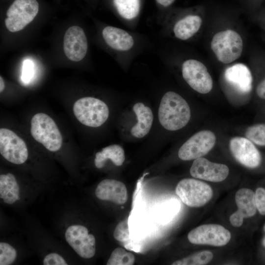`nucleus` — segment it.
Listing matches in <instances>:
<instances>
[{"mask_svg": "<svg viewBox=\"0 0 265 265\" xmlns=\"http://www.w3.org/2000/svg\"><path fill=\"white\" fill-rule=\"evenodd\" d=\"M191 116L189 106L179 94L168 91L163 96L159 105L158 117L165 129L175 131L186 126Z\"/></svg>", "mask_w": 265, "mask_h": 265, "instance_id": "nucleus-1", "label": "nucleus"}, {"mask_svg": "<svg viewBox=\"0 0 265 265\" xmlns=\"http://www.w3.org/2000/svg\"><path fill=\"white\" fill-rule=\"evenodd\" d=\"M30 133L33 138L51 152L61 148L63 139L54 121L44 113L35 114L30 121Z\"/></svg>", "mask_w": 265, "mask_h": 265, "instance_id": "nucleus-2", "label": "nucleus"}, {"mask_svg": "<svg viewBox=\"0 0 265 265\" xmlns=\"http://www.w3.org/2000/svg\"><path fill=\"white\" fill-rule=\"evenodd\" d=\"M73 111L80 122L93 128L102 125L109 116V109L106 104L91 97H83L77 100L74 104Z\"/></svg>", "mask_w": 265, "mask_h": 265, "instance_id": "nucleus-3", "label": "nucleus"}, {"mask_svg": "<svg viewBox=\"0 0 265 265\" xmlns=\"http://www.w3.org/2000/svg\"><path fill=\"white\" fill-rule=\"evenodd\" d=\"M211 45L217 59L224 64L238 59L243 50V41L240 35L231 29L222 30L215 34Z\"/></svg>", "mask_w": 265, "mask_h": 265, "instance_id": "nucleus-4", "label": "nucleus"}, {"mask_svg": "<svg viewBox=\"0 0 265 265\" xmlns=\"http://www.w3.org/2000/svg\"><path fill=\"white\" fill-rule=\"evenodd\" d=\"M175 191L185 204L193 208L205 205L211 199L213 194L212 188L208 184L190 178L180 181Z\"/></svg>", "mask_w": 265, "mask_h": 265, "instance_id": "nucleus-5", "label": "nucleus"}, {"mask_svg": "<svg viewBox=\"0 0 265 265\" xmlns=\"http://www.w3.org/2000/svg\"><path fill=\"white\" fill-rule=\"evenodd\" d=\"M38 10L36 0H15L6 12V28L13 32L22 30L33 20Z\"/></svg>", "mask_w": 265, "mask_h": 265, "instance_id": "nucleus-6", "label": "nucleus"}, {"mask_svg": "<svg viewBox=\"0 0 265 265\" xmlns=\"http://www.w3.org/2000/svg\"><path fill=\"white\" fill-rule=\"evenodd\" d=\"M184 79L193 90L201 94L210 92L213 86L212 77L205 65L193 59L184 61L182 66Z\"/></svg>", "mask_w": 265, "mask_h": 265, "instance_id": "nucleus-7", "label": "nucleus"}, {"mask_svg": "<svg viewBox=\"0 0 265 265\" xmlns=\"http://www.w3.org/2000/svg\"><path fill=\"white\" fill-rule=\"evenodd\" d=\"M215 142L216 136L213 132L209 130L201 131L182 145L178 151V157L183 160L202 157L212 149Z\"/></svg>", "mask_w": 265, "mask_h": 265, "instance_id": "nucleus-8", "label": "nucleus"}, {"mask_svg": "<svg viewBox=\"0 0 265 265\" xmlns=\"http://www.w3.org/2000/svg\"><path fill=\"white\" fill-rule=\"evenodd\" d=\"M0 153L6 160L15 164L24 163L28 156L24 140L6 128L0 129Z\"/></svg>", "mask_w": 265, "mask_h": 265, "instance_id": "nucleus-9", "label": "nucleus"}, {"mask_svg": "<svg viewBox=\"0 0 265 265\" xmlns=\"http://www.w3.org/2000/svg\"><path fill=\"white\" fill-rule=\"evenodd\" d=\"M230 232L218 224H205L191 230L187 235L189 241L194 244H207L222 246L231 239Z\"/></svg>", "mask_w": 265, "mask_h": 265, "instance_id": "nucleus-10", "label": "nucleus"}, {"mask_svg": "<svg viewBox=\"0 0 265 265\" xmlns=\"http://www.w3.org/2000/svg\"><path fill=\"white\" fill-rule=\"evenodd\" d=\"M88 232L83 225H72L65 233L68 243L80 256L85 259L92 258L96 252L95 238Z\"/></svg>", "mask_w": 265, "mask_h": 265, "instance_id": "nucleus-11", "label": "nucleus"}, {"mask_svg": "<svg viewBox=\"0 0 265 265\" xmlns=\"http://www.w3.org/2000/svg\"><path fill=\"white\" fill-rule=\"evenodd\" d=\"M232 155L241 164L255 168L261 162V154L255 144L246 137H235L229 142Z\"/></svg>", "mask_w": 265, "mask_h": 265, "instance_id": "nucleus-12", "label": "nucleus"}, {"mask_svg": "<svg viewBox=\"0 0 265 265\" xmlns=\"http://www.w3.org/2000/svg\"><path fill=\"white\" fill-rule=\"evenodd\" d=\"M87 49V40L83 29L77 26L70 27L65 32L63 40V50L67 57L73 61H80L85 56Z\"/></svg>", "mask_w": 265, "mask_h": 265, "instance_id": "nucleus-13", "label": "nucleus"}, {"mask_svg": "<svg viewBox=\"0 0 265 265\" xmlns=\"http://www.w3.org/2000/svg\"><path fill=\"white\" fill-rule=\"evenodd\" d=\"M229 173L227 165L211 162L203 157L195 159L190 169V174L193 177L212 182L224 181Z\"/></svg>", "mask_w": 265, "mask_h": 265, "instance_id": "nucleus-14", "label": "nucleus"}, {"mask_svg": "<svg viewBox=\"0 0 265 265\" xmlns=\"http://www.w3.org/2000/svg\"><path fill=\"white\" fill-rule=\"evenodd\" d=\"M95 195L100 200L108 201L118 205L128 200L127 188L122 182L113 179H105L97 186Z\"/></svg>", "mask_w": 265, "mask_h": 265, "instance_id": "nucleus-15", "label": "nucleus"}, {"mask_svg": "<svg viewBox=\"0 0 265 265\" xmlns=\"http://www.w3.org/2000/svg\"><path fill=\"white\" fill-rule=\"evenodd\" d=\"M224 78L240 93H248L252 90V76L248 67L243 63H237L227 68Z\"/></svg>", "mask_w": 265, "mask_h": 265, "instance_id": "nucleus-16", "label": "nucleus"}, {"mask_svg": "<svg viewBox=\"0 0 265 265\" xmlns=\"http://www.w3.org/2000/svg\"><path fill=\"white\" fill-rule=\"evenodd\" d=\"M103 37L111 48L120 52H126L134 45L132 36L126 30L112 26H106L102 31Z\"/></svg>", "mask_w": 265, "mask_h": 265, "instance_id": "nucleus-17", "label": "nucleus"}, {"mask_svg": "<svg viewBox=\"0 0 265 265\" xmlns=\"http://www.w3.org/2000/svg\"><path fill=\"white\" fill-rule=\"evenodd\" d=\"M202 24V19L199 15L187 14L175 23L173 27L174 34L179 39L188 40L198 31Z\"/></svg>", "mask_w": 265, "mask_h": 265, "instance_id": "nucleus-18", "label": "nucleus"}, {"mask_svg": "<svg viewBox=\"0 0 265 265\" xmlns=\"http://www.w3.org/2000/svg\"><path fill=\"white\" fill-rule=\"evenodd\" d=\"M137 122L131 130L132 134L136 138L145 136L150 131L153 121V114L150 108L142 103H137L133 106Z\"/></svg>", "mask_w": 265, "mask_h": 265, "instance_id": "nucleus-19", "label": "nucleus"}, {"mask_svg": "<svg viewBox=\"0 0 265 265\" xmlns=\"http://www.w3.org/2000/svg\"><path fill=\"white\" fill-rule=\"evenodd\" d=\"M235 201L238 210L233 213L239 217H250L254 215L257 211L255 193L248 188H241L236 193Z\"/></svg>", "mask_w": 265, "mask_h": 265, "instance_id": "nucleus-20", "label": "nucleus"}, {"mask_svg": "<svg viewBox=\"0 0 265 265\" xmlns=\"http://www.w3.org/2000/svg\"><path fill=\"white\" fill-rule=\"evenodd\" d=\"M125 157L123 149L119 145L113 144L104 148L96 154L94 159L95 166L103 168L107 159H110L114 165L119 166L123 164Z\"/></svg>", "mask_w": 265, "mask_h": 265, "instance_id": "nucleus-21", "label": "nucleus"}, {"mask_svg": "<svg viewBox=\"0 0 265 265\" xmlns=\"http://www.w3.org/2000/svg\"><path fill=\"white\" fill-rule=\"evenodd\" d=\"M112 2L117 13L125 20H133L140 13L142 0H112Z\"/></svg>", "mask_w": 265, "mask_h": 265, "instance_id": "nucleus-22", "label": "nucleus"}, {"mask_svg": "<svg viewBox=\"0 0 265 265\" xmlns=\"http://www.w3.org/2000/svg\"><path fill=\"white\" fill-rule=\"evenodd\" d=\"M135 258L131 252L121 247L116 248L111 253L108 259L107 265H132Z\"/></svg>", "mask_w": 265, "mask_h": 265, "instance_id": "nucleus-23", "label": "nucleus"}, {"mask_svg": "<svg viewBox=\"0 0 265 265\" xmlns=\"http://www.w3.org/2000/svg\"><path fill=\"white\" fill-rule=\"evenodd\" d=\"M213 258L212 253L208 250L196 253L192 255L178 260L172 264V265H202L210 262Z\"/></svg>", "mask_w": 265, "mask_h": 265, "instance_id": "nucleus-24", "label": "nucleus"}, {"mask_svg": "<svg viewBox=\"0 0 265 265\" xmlns=\"http://www.w3.org/2000/svg\"><path fill=\"white\" fill-rule=\"evenodd\" d=\"M245 135L254 144L265 146V124H257L249 127Z\"/></svg>", "mask_w": 265, "mask_h": 265, "instance_id": "nucleus-25", "label": "nucleus"}, {"mask_svg": "<svg viewBox=\"0 0 265 265\" xmlns=\"http://www.w3.org/2000/svg\"><path fill=\"white\" fill-rule=\"evenodd\" d=\"M17 257L16 249L6 242L0 243V265H9L13 263Z\"/></svg>", "mask_w": 265, "mask_h": 265, "instance_id": "nucleus-26", "label": "nucleus"}, {"mask_svg": "<svg viewBox=\"0 0 265 265\" xmlns=\"http://www.w3.org/2000/svg\"><path fill=\"white\" fill-rule=\"evenodd\" d=\"M114 238L122 243L126 242L129 240V232L128 229V220H123L116 227L114 232Z\"/></svg>", "mask_w": 265, "mask_h": 265, "instance_id": "nucleus-27", "label": "nucleus"}, {"mask_svg": "<svg viewBox=\"0 0 265 265\" xmlns=\"http://www.w3.org/2000/svg\"><path fill=\"white\" fill-rule=\"evenodd\" d=\"M255 203L257 209L262 215H265V189L258 188L255 193Z\"/></svg>", "mask_w": 265, "mask_h": 265, "instance_id": "nucleus-28", "label": "nucleus"}, {"mask_svg": "<svg viewBox=\"0 0 265 265\" xmlns=\"http://www.w3.org/2000/svg\"><path fill=\"white\" fill-rule=\"evenodd\" d=\"M33 62L30 60H25L23 63L21 79L25 83H28L33 76Z\"/></svg>", "mask_w": 265, "mask_h": 265, "instance_id": "nucleus-29", "label": "nucleus"}, {"mask_svg": "<svg viewBox=\"0 0 265 265\" xmlns=\"http://www.w3.org/2000/svg\"><path fill=\"white\" fill-rule=\"evenodd\" d=\"M43 265H67L68 264L61 255L55 253H51L47 255L44 257Z\"/></svg>", "mask_w": 265, "mask_h": 265, "instance_id": "nucleus-30", "label": "nucleus"}, {"mask_svg": "<svg viewBox=\"0 0 265 265\" xmlns=\"http://www.w3.org/2000/svg\"><path fill=\"white\" fill-rule=\"evenodd\" d=\"M256 94L260 98L265 100V78L258 84Z\"/></svg>", "mask_w": 265, "mask_h": 265, "instance_id": "nucleus-31", "label": "nucleus"}, {"mask_svg": "<svg viewBox=\"0 0 265 265\" xmlns=\"http://www.w3.org/2000/svg\"><path fill=\"white\" fill-rule=\"evenodd\" d=\"M160 8L165 9L170 7L175 0H155Z\"/></svg>", "mask_w": 265, "mask_h": 265, "instance_id": "nucleus-32", "label": "nucleus"}, {"mask_svg": "<svg viewBox=\"0 0 265 265\" xmlns=\"http://www.w3.org/2000/svg\"><path fill=\"white\" fill-rule=\"evenodd\" d=\"M5 88V83L4 81L1 77V76L0 77V92H2Z\"/></svg>", "mask_w": 265, "mask_h": 265, "instance_id": "nucleus-33", "label": "nucleus"}, {"mask_svg": "<svg viewBox=\"0 0 265 265\" xmlns=\"http://www.w3.org/2000/svg\"><path fill=\"white\" fill-rule=\"evenodd\" d=\"M263 244L265 247V237L264 238L263 240Z\"/></svg>", "mask_w": 265, "mask_h": 265, "instance_id": "nucleus-34", "label": "nucleus"}, {"mask_svg": "<svg viewBox=\"0 0 265 265\" xmlns=\"http://www.w3.org/2000/svg\"><path fill=\"white\" fill-rule=\"evenodd\" d=\"M263 229H264V231L265 232V224L264 225Z\"/></svg>", "mask_w": 265, "mask_h": 265, "instance_id": "nucleus-35", "label": "nucleus"}]
</instances>
